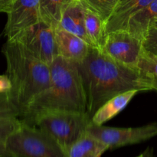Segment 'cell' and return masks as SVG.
Masks as SVG:
<instances>
[{
  "mask_svg": "<svg viewBox=\"0 0 157 157\" xmlns=\"http://www.w3.org/2000/svg\"><path fill=\"white\" fill-rule=\"evenodd\" d=\"M2 52L7 65L6 75L12 83L9 98L21 118L34 99L48 87L50 66L35 58L15 39H7Z\"/></svg>",
  "mask_w": 157,
  "mask_h": 157,
  "instance_id": "3957f363",
  "label": "cell"
},
{
  "mask_svg": "<svg viewBox=\"0 0 157 157\" xmlns=\"http://www.w3.org/2000/svg\"><path fill=\"white\" fill-rule=\"evenodd\" d=\"M55 41L58 55L73 62H82L91 46L77 35L61 29H55Z\"/></svg>",
  "mask_w": 157,
  "mask_h": 157,
  "instance_id": "30bf717a",
  "label": "cell"
},
{
  "mask_svg": "<svg viewBox=\"0 0 157 157\" xmlns=\"http://www.w3.org/2000/svg\"><path fill=\"white\" fill-rule=\"evenodd\" d=\"M84 15V8L78 0H75L64 12L58 29L77 35L93 47L86 32Z\"/></svg>",
  "mask_w": 157,
  "mask_h": 157,
  "instance_id": "7c38bea8",
  "label": "cell"
},
{
  "mask_svg": "<svg viewBox=\"0 0 157 157\" xmlns=\"http://www.w3.org/2000/svg\"><path fill=\"white\" fill-rule=\"evenodd\" d=\"M75 0H40L39 13L41 21L58 28L64 12Z\"/></svg>",
  "mask_w": 157,
  "mask_h": 157,
  "instance_id": "2e32d148",
  "label": "cell"
},
{
  "mask_svg": "<svg viewBox=\"0 0 157 157\" xmlns=\"http://www.w3.org/2000/svg\"><path fill=\"white\" fill-rule=\"evenodd\" d=\"M90 124L91 117L87 113L60 110L42 113L35 120L33 126L48 133L65 152Z\"/></svg>",
  "mask_w": 157,
  "mask_h": 157,
  "instance_id": "5b68a950",
  "label": "cell"
},
{
  "mask_svg": "<svg viewBox=\"0 0 157 157\" xmlns=\"http://www.w3.org/2000/svg\"><path fill=\"white\" fill-rule=\"evenodd\" d=\"M19 117V112L9 98V93H0V118Z\"/></svg>",
  "mask_w": 157,
  "mask_h": 157,
  "instance_id": "44dd1931",
  "label": "cell"
},
{
  "mask_svg": "<svg viewBox=\"0 0 157 157\" xmlns=\"http://www.w3.org/2000/svg\"><path fill=\"white\" fill-rule=\"evenodd\" d=\"M83 7L93 12L104 22L108 20L121 0H78Z\"/></svg>",
  "mask_w": 157,
  "mask_h": 157,
  "instance_id": "ac0fdd59",
  "label": "cell"
},
{
  "mask_svg": "<svg viewBox=\"0 0 157 157\" xmlns=\"http://www.w3.org/2000/svg\"><path fill=\"white\" fill-rule=\"evenodd\" d=\"M143 50L142 41L127 30H117L107 34L101 49L117 62L136 69Z\"/></svg>",
  "mask_w": 157,
  "mask_h": 157,
  "instance_id": "ba28073f",
  "label": "cell"
},
{
  "mask_svg": "<svg viewBox=\"0 0 157 157\" xmlns=\"http://www.w3.org/2000/svg\"><path fill=\"white\" fill-rule=\"evenodd\" d=\"M6 146L12 157H67L62 147L48 133L22 121L9 136Z\"/></svg>",
  "mask_w": 157,
  "mask_h": 157,
  "instance_id": "277c9868",
  "label": "cell"
},
{
  "mask_svg": "<svg viewBox=\"0 0 157 157\" xmlns=\"http://www.w3.org/2000/svg\"><path fill=\"white\" fill-rule=\"evenodd\" d=\"M21 121L18 117L0 118V142L6 144V140L20 125Z\"/></svg>",
  "mask_w": 157,
  "mask_h": 157,
  "instance_id": "ffe728a7",
  "label": "cell"
},
{
  "mask_svg": "<svg viewBox=\"0 0 157 157\" xmlns=\"http://www.w3.org/2000/svg\"><path fill=\"white\" fill-rule=\"evenodd\" d=\"M137 68L145 75L157 81V55L144 48L138 62Z\"/></svg>",
  "mask_w": 157,
  "mask_h": 157,
  "instance_id": "d6986e66",
  "label": "cell"
},
{
  "mask_svg": "<svg viewBox=\"0 0 157 157\" xmlns=\"http://www.w3.org/2000/svg\"><path fill=\"white\" fill-rule=\"evenodd\" d=\"M155 21H157V0L152 1L133 15L129 20L126 30L142 41L146 32Z\"/></svg>",
  "mask_w": 157,
  "mask_h": 157,
  "instance_id": "9a60e30c",
  "label": "cell"
},
{
  "mask_svg": "<svg viewBox=\"0 0 157 157\" xmlns=\"http://www.w3.org/2000/svg\"><path fill=\"white\" fill-rule=\"evenodd\" d=\"M140 92L138 90H131L119 94L104 103L91 117V123L95 126H103L122 111L132 98Z\"/></svg>",
  "mask_w": 157,
  "mask_h": 157,
  "instance_id": "4fadbf2b",
  "label": "cell"
},
{
  "mask_svg": "<svg viewBox=\"0 0 157 157\" xmlns=\"http://www.w3.org/2000/svg\"><path fill=\"white\" fill-rule=\"evenodd\" d=\"M109 147L86 131L65 150L67 157H101Z\"/></svg>",
  "mask_w": 157,
  "mask_h": 157,
  "instance_id": "5bb4252c",
  "label": "cell"
},
{
  "mask_svg": "<svg viewBox=\"0 0 157 157\" xmlns=\"http://www.w3.org/2000/svg\"><path fill=\"white\" fill-rule=\"evenodd\" d=\"M40 0H15L12 9L7 13L4 35L12 38L26 28L41 21Z\"/></svg>",
  "mask_w": 157,
  "mask_h": 157,
  "instance_id": "9c48e42d",
  "label": "cell"
},
{
  "mask_svg": "<svg viewBox=\"0 0 157 157\" xmlns=\"http://www.w3.org/2000/svg\"><path fill=\"white\" fill-rule=\"evenodd\" d=\"M153 0H121L105 23L106 33L126 30L129 20L133 15L148 6Z\"/></svg>",
  "mask_w": 157,
  "mask_h": 157,
  "instance_id": "8fae6325",
  "label": "cell"
},
{
  "mask_svg": "<svg viewBox=\"0 0 157 157\" xmlns=\"http://www.w3.org/2000/svg\"><path fill=\"white\" fill-rule=\"evenodd\" d=\"M155 90H157V81H156V82H155Z\"/></svg>",
  "mask_w": 157,
  "mask_h": 157,
  "instance_id": "4316f807",
  "label": "cell"
},
{
  "mask_svg": "<svg viewBox=\"0 0 157 157\" xmlns=\"http://www.w3.org/2000/svg\"><path fill=\"white\" fill-rule=\"evenodd\" d=\"M90 117L110 98L131 90H155L156 81L139 69L117 62L104 52L91 47L82 62L78 64Z\"/></svg>",
  "mask_w": 157,
  "mask_h": 157,
  "instance_id": "6da1fadb",
  "label": "cell"
},
{
  "mask_svg": "<svg viewBox=\"0 0 157 157\" xmlns=\"http://www.w3.org/2000/svg\"><path fill=\"white\" fill-rule=\"evenodd\" d=\"M143 155H144V157H155L153 148H150V147H148V148L143 153Z\"/></svg>",
  "mask_w": 157,
  "mask_h": 157,
  "instance_id": "484cf974",
  "label": "cell"
},
{
  "mask_svg": "<svg viewBox=\"0 0 157 157\" xmlns=\"http://www.w3.org/2000/svg\"><path fill=\"white\" fill-rule=\"evenodd\" d=\"M15 0H0V12L9 13Z\"/></svg>",
  "mask_w": 157,
  "mask_h": 157,
  "instance_id": "cb8c5ba5",
  "label": "cell"
},
{
  "mask_svg": "<svg viewBox=\"0 0 157 157\" xmlns=\"http://www.w3.org/2000/svg\"><path fill=\"white\" fill-rule=\"evenodd\" d=\"M136 157H144V155H143V153H141V154H140L139 156H136Z\"/></svg>",
  "mask_w": 157,
  "mask_h": 157,
  "instance_id": "83f0119b",
  "label": "cell"
},
{
  "mask_svg": "<svg viewBox=\"0 0 157 157\" xmlns=\"http://www.w3.org/2000/svg\"><path fill=\"white\" fill-rule=\"evenodd\" d=\"M87 131L105 144L109 150L140 144L157 136V123L138 127H108L91 123Z\"/></svg>",
  "mask_w": 157,
  "mask_h": 157,
  "instance_id": "52a82bcc",
  "label": "cell"
},
{
  "mask_svg": "<svg viewBox=\"0 0 157 157\" xmlns=\"http://www.w3.org/2000/svg\"><path fill=\"white\" fill-rule=\"evenodd\" d=\"M12 89V83L7 75H0V93H9Z\"/></svg>",
  "mask_w": 157,
  "mask_h": 157,
  "instance_id": "603a6c76",
  "label": "cell"
},
{
  "mask_svg": "<svg viewBox=\"0 0 157 157\" xmlns=\"http://www.w3.org/2000/svg\"><path fill=\"white\" fill-rule=\"evenodd\" d=\"M142 44L146 51L157 55V21L150 26L143 38Z\"/></svg>",
  "mask_w": 157,
  "mask_h": 157,
  "instance_id": "7402d4cb",
  "label": "cell"
},
{
  "mask_svg": "<svg viewBox=\"0 0 157 157\" xmlns=\"http://www.w3.org/2000/svg\"><path fill=\"white\" fill-rule=\"evenodd\" d=\"M84 16L86 32L92 46L101 50L107 37L105 22L98 15L85 9Z\"/></svg>",
  "mask_w": 157,
  "mask_h": 157,
  "instance_id": "e0dca14e",
  "label": "cell"
},
{
  "mask_svg": "<svg viewBox=\"0 0 157 157\" xmlns=\"http://www.w3.org/2000/svg\"><path fill=\"white\" fill-rule=\"evenodd\" d=\"M49 85L31 103L21 121L33 126L35 120L47 112L87 113V101L78 64L58 55L50 64Z\"/></svg>",
  "mask_w": 157,
  "mask_h": 157,
  "instance_id": "7a4b0ae2",
  "label": "cell"
},
{
  "mask_svg": "<svg viewBox=\"0 0 157 157\" xmlns=\"http://www.w3.org/2000/svg\"><path fill=\"white\" fill-rule=\"evenodd\" d=\"M0 157H12L6 148V144L0 142Z\"/></svg>",
  "mask_w": 157,
  "mask_h": 157,
  "instance_id": "d4e9b609",
  "label": "cell"
},
{
  "mask_svg": "<svg viewBox=\"0 0 157 157\" xmlns=\"http://www.w3.org/2000/svg\"><path fill=\"white\" fill-rule=\"evenodd\" d=\"M15 39L21 43L35 58L50 65L58 55L55 29L49 25L39 21L18 32Z\"/></svg>",
  "mask_w": 157,
  "mask_h": 157,
  "instance_id": "8992f818",
  "label": "cell"
}]
</instances>
